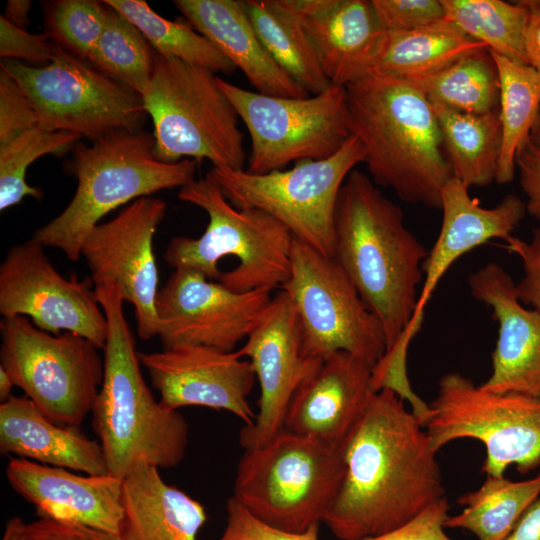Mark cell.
<instances>
[{
	"mask_svg": "<svg viewBox=\"0 0 540 540\" xmlns=\"http://www.w3.org/2000/svg\"><path fill=\"white\" fill-rule=\"evenodd\" d=\"M339 447L342 475L322 520L339 540L395 529L445 497L437 452L392 389L371 396Z\"/></svg>",
	"mask_w": 540,
	"mask_h": 540,
	"instance_id": "1",
	"label": "cell"
},
{
	"mask_svg": "<svg viewBox=\"0 0 540 540\" xmlns=\"http://www.w3.org/2000/svg\"><path fill=\"white\" fill-rule=\"evenodd\" d=\"M427 255L405 226L402 209L366 174L353 170L337 201L333 259L380 321L383 357L396 353L413 318Z\"/></svg>",
	"mask_w": 540,
	"mask_h": 540,
	"instance_id": "2",
	"label": "cell"
},
{
	"mask_svg": "<svg viewBox=\"0 0 540 540\" xmlns=\"http://www.w3.org/2000/svg\"><path fill=\"white\" fill-rule=\"evenodd\" d=\"M350 129L371 180L408 203L441 208L453 177L432 104L410 81L370 73L345 87Z\"/></svg>",
	"mask_w": 540,
	"mask_h": 540,
	"instance_id": "3",
	"label": "cell"
},
{
	"mask_svg": "<svg viewBox=\"0 0 540 540\" xmlns=\"http://www.w3.org/2000/svg\"><path fill=\"white\" fill-rule=\"evenodd\" d=\"M94 289L106 316L107 337L103 381L91 414L108 474L123 480L142 462L175 467L189 444L188 422L157 401L146 384L117 284L100 281Z\"/></svg>",
	"mask_w": 540,
	"mask_h": 540,
	"instance_id": "4",
	"label": "cell"
},
{
	"mask_svg": "<svg viewBox=\"0 0 540 540\" xmlns=\"http://www.w3.org/2000/svg\"><path fill=\"white\" fill-rule=\"evenodd\" d=\"M153 133L119 131L88 146L74 147L71 172L77 180L75 194L66 208L31 239L43 247L60 249L78 261L89 232L116 208L152 194L195 180L196 161L158 160Z\"/></svg>",
	"mask_w": 540,
	"mask_h": 540,
	"instance_id": "5",
	"label": "cell"
},
{
	"mask_svg": "<svg viewBox=\"0 0 540 540\" xmlns=\"http://www.w3.org/2000/svg\"><path fill=\"white\" fill-rule=\"evenodd\" d=\"M178 198L203 209L209 222L198 238L169 242V266L199 272L235 292L280 289L287 281L293 236L282 223L260 209L232 205L209 172L182 187Z\"/></svg>",
	"mask_w": 540,
	"mask_h": 540,
	"instance_id": "6",
	"label": "cell"
},
{
	"mask_svg": "<svg viewBox=\"0 0 540 540\" xmlns=\"http://www.w3.org/2000/svg\"><path fill=\"white\" fill-rule=\"evenodd\" d=\"M217 78L202 66L156 54L141 96L153 121L158 160L207 159L213 167L244 169L247 156L239 116Z\"/></svg>",
	"mask_w": 540,
	"mask_h": 540,
	"instance_id": "7",
	"label": "cell"
},
{
	"mask_svg": "<svg viewBox=\"0 0 540 540\" xmlns=\"http://www.w3.org/2000/svg\"><path fill=\"white\" fill-rule=\"evenodd\" d=\"M342 467L340 447L283 429L262 447L245 450L232 497L273 527L303 532L322 522Z\"/></svg>",
	"mask_w": 540,
	"mask_h": 540,
	"instance_id": "8",
	"label": "cell"
},
{
	"mask_svg": "<svg viewBox=\"0 0 540 540\" xmlns=\"http://www.w3.org/2000/svg\"><path fill=\"white\" fill-rule=\"evenodd\" d=\"M417 418L436 452L455 440L480 441L486 475L502 476L511 465L525 474L540 465V397L491 393L450 372L441 376L435 398Z\"/></svg>",
	"mask_w": 540,
	"mask_h": 540,
	"instance_id": "9",
	"label": "cell"
},
{
	"mask_svg": "<svg viewBox=\"0 0 540 540\" xmlns=\"http://www.w3.org/2000/svg\"><path fill=\"white\" fill-rule=\"evenodd\" d=\"M361 142L352 135L332 156L302 160L289 170L253 174L245 169L209 171L237 208L260 209L282 223L294 238L333 258L335 211L341 187L359 163Z\"/></svg>",
	"mask_w": 540,
	"mask_h": 540,
	"instance_id": "10",
	"label": "cell"
},
{
	"mask_svg": "<svg viewBox=\"0 0 540 540\" xmlns=\"http://www.w3.org/2000/svg\"><path fill=\"white\" fill-rule=\"evenodd\" d=\"M1 367L47 417L70 426L91 413L104 375V359L85 337L54 335L25 316L0 322Z\"/></svg>",
	"mask_w": 540,
	"mask_h": 540,
	"instance_id": "11",
	"label": "cell"
},
{
	"mask_svg": "<svg viewBox=\"0 0 540 540\" xmlns=\"http://www.w3.org/2000/svg\"><path fill=\"white\" fill-rule=\"evenodd\" d=\"M32 102L40 127L68 131L92 142L119 131H140L148 115L142 96L55 43L42 66L2 59Z\"/></svg>",
	"mask_w": 540,
	"mask_h": 540,
	"instance_id": "12",
	"label": "cell"
},
{
	"mask_svg": "<svg viewBox=\"0 0 540 540\" xmlns=\"http://www.w3.org/2000/svg\"><path fill=\"white\" fill-rule=\"evenodd\" d=\"M217 82L250 136V173L328 158L352 136L343 86L331 84L320 94L291 98L249 91L220 77Z\"/></svg>",
	"mask_w": 540,
	"mask_h": 540,
	"instance_id": "13",
	"label": "cell"
},
{
	"mask_svg": "<svg viewBox=\"0 0 540 540\" xmlns=\"http://www.w3.org/2000/svg\"><path fill=\"white\" fill-rule=\"evenodd\" d=\"M280 290L295 308L312 357L344 351L374 369L385 355L380 321L333 258L293 237L290 275Z\"/></svg>",
	"mask_w": 540,
	"mask_h": 540,
	"instance_id": "14",
	"label": "cell"
},
{
	"mask_svg": "<svg viewBox=\"0 0 540 540\" xmlns=\"http://www.w3.org/2000/svg\"><path fill=\"white\" fill-rule=\"evenodd\" d=\"M92 283L64 278L30 239L11 247L0 266V313L30 317L45 332L76 333L104 349L107 320Z\"/></svg>",
	"mask_w": 540,
	"mask_h": 540,
	"instance_id": "15",
	"label": "cell"
},
{
	"mask_svg": "<svg viewBox=\"0 0 540 540\" xmlns=\"http://www.w3.org/2000/svg\"><path fill=\"white\" fill-rule=\"evenodd\" d=\"M271 291L235 292L199 272L175 269L155 302L163 349L202 346L233 352L263 318Z\"/></svg>",
	"mask_w": 540,
	"mask_h": 540,
	"instance_id": "16",
	"label": "cell"
},
{
	"mask_svg": "<svg viewBox=\"0 0 540 540\" xmlns=\"http://www.w3.org/2000/svg\"><path fill=\"white\" fill-rule=\"evenodd\" d=\"M166 208L162 199L139 198L110 221L96 225L81 248L93 284L114 281L123 300L133 305L137 333L143 340L157 336L159 329L155 308L159 277L153 238Z\"/></svg>",
	"mask_w": 540,
	"mask_h": 540,
	"instance_id": "17",
	"label": "cell"
},
{
	"mask_svg": "<svg viewBox=\"0 0 540 540\" xmlns=\"http://www.w3.org/2000/svg\"><path fill=\"white\" fill-rule=\"evenodd\" d=\"M237 352L249 358L260 387L255 420L239 433L242 448L251 450L262 447L283 430L294 393L323 360L307 352L298 315L284 291L273 297Z\"/></svg>",
	"mask_w": 540,
	"mask_h": 540,
	"instance_id": "18",
	"label": "cell"
},
{
	"mask_svg": "<svg viewBox=\"0 0 540 540\" xmlns=\"http://www.w3.org/2000/svg\"><path fill=\"white\" fill-rule=\"evenodd\" d=\"M160 403L171 410L200 406L225 410L251 425L256 413L248 396L256 382L249 360L237 351L181 346L158 352H138Z\"/></svg>",
	"mask_w": 540,
	"mask_h": 540,
	"instance_id": "19",
	"label": "cell"
},
{
	"mask_svg": "<svg viewBox=\"0 0 540 540\" xmlns=\"http://www.w3.org/2000/svg\"><path fill=\"white\" fill-rule=\"evenodd\" d=\"M470 294L489 306L498 323L492 372L479 386L491 393L540 397V313L519 300L516 283L490 262L468 278Z\"/></svg>",
	"mask_w": 540,
	"mask_h": 540,
	"instance_id": "20",
	"label": "cell"
},
{
	"mask_svg": "<svg viewBox=\"0 0 540 540\" xmlns=\"http://www.w3.org/2000/svg\"><path fill=\"white\" fill-rule=\"evenodd\" d=\"M441 209V229L423 262V286L413 318L397 350L401 356H407L409 343L421 327L425 307L451 265L492 239L505 240L512 236L527 213L525 202L513 193L506 195L495 207L484 208L470 196L469 187L454 177L442 190Z\"/></svg>",
	"mask_w": 540,
	"mask_h": 540,
	"instance_id": "21",
	"label": "cell"
},
{
	"mask_svg": "<svg viewBox=\"0 0 540 540\" xmlns=\"http://www.w3.org/2000/svg\"><path fill=\"white\" fill-rule=\"evenodd\" d=\"M285 1L330 84L346 87L373 71L387 32L372 0Z\"/></svg>",
	"mask_w": 540,
	"mask_h": 540,
	"instance_id": "22",
	"label": "cell"
},
{
	"mask_svg": "<svg viewBox=\"0 0 540 540\" xmlns=\"http://www.w3.org/2000/svg\"><path fill=\"white\" fill-rule=\"evenodd\" d=\"M10 487L39 517L89 526L120 536L123 480L110 474L78 475L69 469L10 457Z\"/></svg>",
	"mask_w": 540,
	"mask_h": 540,
	"instance_id": "23",
	"label": "cell"
},
{
	"mask_svg": "<svg viewBox=\"0 0 540 540\" xmlns=\"http://www.w3.org/2000/svg\"><path fill=\"white\" fill-rule=\"evenodd\" d=\"M372 373L347 352L328 356L294 393L283 429L339 447L376 392Z\"/></svg>",
	"mask_w": 540,
	"mask_h": 540,
	"instance_id": "24",
	"label": "cell"
},
{
	"mask_svg": "<svg viewBox=\"0 0 540 540\" xmlns=\"http://www.w3.org/2000/svg\"><path fill=\"white\" fill-rule=\"evenodd\" d=\"M186 21L239 68L256 92L302 98L309 94L271 57L240 0H175Z\"/></svg>",
	"mask_w": 540,
	"mask_h": 540,
	"instance_id": "25",
	"label": "cell"
},
{
	"mask_svg": "<svg viewBox=\"0 0 540 540\" xmlns=\"http://www.w3.org/2000/svg\"><path fill=\"white\" fill-rule=\"evenodd\" d=\"M0 453L88 475L108 474L98 440L78 426L53 421L25 395H12L0 405Z\"/></svg>",
	"mask_w": 540,
	"mask_h": 540,
	"instance_id": "26",
	"label": "cell"
},
{
	"mask_svg": "<svg viewBox=\"0 0 540 540\" xmlns=\"http://www.w3.org/2000/svg\"><path fill=\"white\" fill-rule=\"evenodd\" d=\"M142 462L124 479L121 540H197L205 507Z\"/></svg>",
	"mask_w": 540,
	"mask_h": 540,
	"instance_id": "27",
	"label": "cell"
},
{
	"mask_svg": "<svg viewBox=\"0 0 540 540\" xmlns=\"http://www.w3.org/2000/svg\"><path fill=\"white\" fill-rule=\"evenodd\" d=\"M484 48H487L484 44L444 19L411 31L387 32L371 73L414 80L434 74L462 56Z\"/></svg>",
	"mask_w": 540,
	"mask_h": 540,
	"instance_id": "28",
	"label": "cell"
},
{
	"mask_svg": "<svg viewBox=\"0 0 540 540\" xmlns=\"http://www.w3.org/2000/svg\"><path fill=\"white\" fill-rule=\"evenodd\" d=\"M433 108L453 177L468 187L495 181L502 146L498 111L475 115Z\"/></svg>",
	"mask_w": 540,
	"mask_h": 540,
	"instance_id": "29",
	"label": "cell"
},
{
	"mask_svg": "<svg viewBox=\"0 0 540 540\" xmlns=\"http://www.w3.org/2000/svg\"><path fill=\"white\" fill-rule=\"evenodd\" d=\"M246 12L265 49L309 95L331 84L297 15L285 0H246Z\"/></svg>",
	"mask_w": 540,
	"mask_h": 540,
	"instance_id": "30",
	"label": "cell"
},
{
	"mask_svg": "<svg viewBox=\"0 0 540 540\" xmlns=\"http://www.w3.org/2000/svg\"><path fill=\"white\" fill-rule=\"evenodd\" d=\"M539 497L540 474L523 481L487 475L479 488L458 498L464 509L449 515L444 526L466 530L477 540H505Z\"/></svg>",
	"mask_w": 540,
	"mask_h": 540,
	"instance_id": "31",
	"label": "cell"
},
{
	"mask_svg": "<svg viewBox=\"0 0 540 540\" xmlns=\"http://www.w3.org/2000/svg\"><path fill=\"white\" fill-rule=\"evenodd\" d=\"M491 54L498 71V115L502 129L495 182L507 184L514 178L517 155L529 140L540 112V73L526 63Z\"/></svg>",
	"mask_w": 540,
	"mask_h": 540,
	"instance_id": "32",
	"label": "cell"
},
{
	"mask_svg": "<svg viewBox=\"0 0 540 540\" xmlns=\"http://www.w3.org/2000/svg\"><path fill=\"white\" fill-rule=\"evenodd\" d=\"M408 81L433 106L475 115L498 111V71L487 48L468 53L434 74Z\"/></svg>",
	"mask_w": 540,
	"mask_h": 540,
	"instance_id": "33",
	"label": "cell"
},
{
	"mask_svg": "<svg viewBox=\"0 0 540 540\" xmlns=\"http://www.w3.org/2000/svg\"><path fill=\"white\" fill-rule=\"evenodd\" d=\"M445 20L491 52L526 63L524 37L529 17L520 2L502 0H441Z\"/></svg>",
	"mask_w": 540,
	"mask_h": 540,
	"instance_id": "34",
	"label": "cell"
},
{
	"mask_svg": "<svg viewBox=\"0 0 540 540\" xmlns=\"http://www.w3.org/2000/svg\"><path fill=\"white\" fill-rule=\"evenodd\" d=\"M104 3L131 21L156 53L202 66L214 73L235 71V65L187 21L163 18L143 0H105Z\"/></svg>",
	"mask_w": 540,
	"mask_h": 540,
	"instance_id": "35",
	"label": "cell"
},
{
	"mask_svg": "<svg viewBox=\"0 0 540 540\" xmlns=\"http://www.w3.org/2000/svg\"><path fill=\"white\" fill-rule=\"evenodd\" d=\"M156 54L141 31L108 6L104 30L88 62L142 95L151 80Z\"/></svg>",
	"mask_w": 540,
	"mask_h": 540,
	"instance_id": "36",
	"label": "cell"
},
{
	"mask_svg": "<svg viewBox=\"0 0 540 540\" xmlns=\"http://www.w3.org/2000/svg\"><path fill=\"white\" fill-rule=\"evenodd\" d=\"M80 135L50 131L40 126L25 131L0 145V210L20 203L25 197L40 198L39 188L26 182L28 167L46 154H59L73 146Z\"/></svg>",
	"mask_w": 540,
	"mask_h": 540,
	"instance_id": "37",
	"label": "cell"
},
{
	"mask_svg": "<svg viewBox=\"0 0 540 540\" xmlns=\"http://www.w3.org/2000/svg\"><path fill=\"white\" fill-rule=\"evenodd\" d=\"M107 11L104 1H51L45 5L46 34L72 55L88 61L104 30Z\"/></svg>",
	"mask_w": 540,
	"mask_h": 540,
	"instance_id": "38",
	"label": "cell"
},
{
	"mask_svg": "<svg viewBox=\"0 0 540 540\" xmlns=\"http://www.w3.org/2000/svg\"><path fill=\"white\" fill-rule=\"evenodd\" d=\"M1 540H121L120 536L82 524L47 517L26 522L20 517L10 518Z\"/></svg>",
	"mask_w": 540,
	"mask_h": 540,
	"instance_id": "39",
	"label": "cell"
},
{
	"mask_svg": "<svg viewBox=\"0 0 540 540\" xmlns=\"http://www.w3.org/2000/svg\"><path fill=\"white\" fill-rule=\"evenodd\" d=\"M386 32L423 28L445 19L441 0H372Z\"/></svg>",
	"mask_w": 540,
	"mask_h": 540,
	"instance_id": "40",
	"label": "cell"
},
{
	"mask_svg": "<svg viewBox=\"0 0 540 540\" xmlns=\"http://www.w3.org/2000/svg\"><path fill=\"white\" fill-rule=\"evenodd\" d=\"M226 513V525L217 540H319V524L303 532L282 530L256 518L232 496Z\"/></svg>",
	"mask_w": 540,
	"mask_h": 540,
	"instance_id": "41",
	"label": "cell"
},
{
	"mask_svg": "<svg viewBox=\"0 0 540 540\" xmlns=\"http://www.w3.org/2000/svg\"><path fill=\"white\" fill-rule=\"evenodd\" d=\"M38 126L32 102L18 82L0 68V145Z\"/></svg>",
	"mask_w": 540,
	"mask_h": 540,
	"instance_id": "42",
	"label": "cell"
},
{
	"mask_svg": "<svg viewBox=\"0 0 540 540\" xmlns=\"http://www.w3.org/2000/svg\"><path fill=\"white\" fill-rule=\"evenodd\" d=\"M55 55V42L45 34L19 28L0 16V56L2 59L48 64Z\"/></svg>",
	"mask_w": 540,
	"mask_h": 540,
	"instance_id": "43",
	"label": "cell"
},
{
	"mask_svg": "<svg viewBox=\"0 0 540 540\" xmlns=\"http://www.w3.org/2000/svg\"><path fill=\"white\" fill-rule=\"evenodd\" d=\"M509 252L522 261L524 275L516 284V292L523 305L540 313V228L532 231L529 241L509 236L504 240Z\"/></svg>",
	"mask_w": 540,
	"mask_h": 540,
	"instance_id": "44",
	"label": "cell"
},
{
	"mask_svg": "<svg viewBox=\"0 0 540 540\" xmlns=\"http://www.w3.org/2000/svg\"><path fill=\"white\" fill-rule=\"evenodd\" d=\"M449 508L448 500L444 497L395 529L357 540H452L444 526Z\"/></svg>",
	"mask_w": 540,
	"mask_h": 540,
	"instance_id": "45",
	"label": "cell"
},
{
	"mask_svg": "<svg viewBox=\"0 0 540 540\" xmlns=\"http://www.w3.org/2000/svg\"><path fill=\"white\" fill-rule=\"evenodd\" d=\"M521 188L526 195V211L540 221V148L529 140L516 158Z\"/></svg>",
	"mask_w": 540,
	"mask_h": 540,
	"instance_id": "46",
	"label": "cell"
},
{
	"mask_svg": "<svg viewBox=\"0 0 540 540\" xmlns=\"http://www.w3.org/2000/svg\"><path fill=\"white\" fill-rule=\"evenodd\" d=\"M529 11L524 50L527 64L540 73V0L520 1Z\"/></svg>",
	"mask_w": 540,
	"mask_h": 540,
	"instance_id": "47",
	"label": "cell"
},
{
	"mask_svg": "<svg viewBox=\"0 0 540 540\" xmlns=\"http://www.w3.org/2000/svg\"><path fill=\"white\" fill-rule=\"evenodd\" d=\"M505 540H540V497L525 511Z\"/></svg>",
	"mask_w": 540,
	"mask_h": 540,
	"instance_id": "48",
	"label": "cell"
},
{
	"mask_svg": "<svg viewBox=\"0 0 540 540\" xmlns=\"http://www.w3.org/2000/svg\"><path fill=\"white\" fill-rule=\"evenodd\" d=\"M30 9L31 1L29 0H9L2 16L12 25L25 29L29 23Z\"/></svg>",
	"mask_w": 540,
	"mask_h": 540,
	"instance_id": "49",
	"label": "cell"
},
{
	"mask_svg": "<svg viewBox=\"0 0 540 540\" xmlns=\"http://www.w3.org/2000/svg\"><path fill=\"white\" fill-rule=\"evenodd\" d=\"M14 382L5 369L0 366V400L5 402L12 396Z\"/></svg>",
	"mask_w": 540,
	"mask_h": 540,
	"instance_id": "50",
	"label": "cell"
},
{
	"mask_svg": "<svg viewBox=\"0 0 540 540\" xmlns=\"http://www.w3.org/2000/svg\"><path fill=\"white\" fill-rule=\"evenodd\" d=\"M529 141L536 147L540 148V112L531 131Z\"/></svg>",
	"mask_w": 540,
	"mask_h": 540,
	"instance_id": "51",
	"label": "cell"
}]
</instances>
